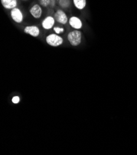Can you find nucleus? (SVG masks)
<instances>
[{
	"label": "nucleus",
	"instance_id": "1",
	"mask_svg": "<svg viewBox=\"0 0 137 155\" xmlns=\"http://www.w3.org/2000/svg\"><path fill=\"white\" fill-rule=\"evenodd\" d=\"M67 38L72 46H76L81 43L82 34L79 30H74L68 34Z\"/></svg>",
	"mask_w": 137,
	"mask_h": 155
},
{
	"label": "nucleus",
	"instance_id": "2",
	"mask_svg": "<svg viewBox=\"0 0 137 155\" xmlns=\"http://www.w3.org/2000/svg\"><path fill=\"white\" fill-rule=\"evenodd\" d=\"M45 41L49 45L54 47L59 46L64 43V39L58 34H50L46 37Z\"/></svg>",
	"mask_w": 137,
	"mask_h": 155
},
{
	"label": "nucleus",
	"instance_id": "3",
	"mask_svg": "<svg viewBox=\"0 0 137 155\" xmlns=\"http://www.w3.org/2000/svg\"><path fill=\"white\" fill-rule=\"evenodd\" d=\"M11 16L14 21L17 23H21L23 21V16L20 9L15 8L11 11Z\"/></svg>",
	"mask_w": 137,
	"mask_h": 155
},
{
	"label": "nucleus",
	"instance_id": "4",
	"mask_svg": "<svg viewBox=\"0 0 137 155\" xmlns=\"http://www.w3.org/2000/svg\"><path fill=\"white\" fill-rule=\"evenodd\" d=\"M55 20L61 24H66L68 22V18L67 14L62 10H57L54 14Z\"/></svg>",
	"mask_w": 137,
	"mask_h": 155
},
{
	"label": "nucleus",
	"instance_id": "5",
	"mask_svg": "<svg viewBox=\"0 0 137 155\" xmlns=\"http://www.w3.org/2000/svg\"><path fill=\"white\" fill-rule=\"evenodd\" d=\"M24 32L26 34H30L32 37H36L39 35V29L37 26L35 25H30L27 26L24 28Z\"/></svg>",
	"mask_w": 137,
	"mask_h": 155
},
{
	"label": "nucleus",
	"instance_id": "6",
	"mask_svg": "<svg viewBox=\"0 0 137 155\" xmlns=\"http://www.w3.org/2000/svg\"><path fill=\"white\" fill-rule=\"evenodd\" d=\"M30 12L32 14V16L36 19L40 18L42 15V9L41 7L38 5H34L30 9Z\"/></svg>",
	"mask_w": 137,
	"mask_h": 155
},
{
	"label": "nucleus",
	"instance_id": "7",
	"mask_svg": "<svg viewBox=\"0 0 137 155\" xmlns=\"http://www.w3.org/2000/svg\"><path fill=\"white\" fill-rule=\"evenodd\" d=\"M70 25L74 28L79 30L82 28L83 23L79 18L76 16H73L69 19Z\"/></svg>",
	"mask_w": 137,
	"mask_h": 155
},
{
	"label": "nucleus",
	"instance_id": "8",
	"mask_svg": "<svg viewBox=\"0 0 137 155\" xmlns=\"http://www.w3.org/2000/svg\"><path fill=\"white\" fill-rule=\"evenodd\" d=\"M55 19L52 16H48L45 18L42 22V27L45 30H49L52 28L55 24Z\"/></svg>",
	"mask_w": 137,
	"mask_h": 155
},
{
	"label": "nucleus",
	"instance_id": "9",
	"mask_svg": "<svg viewBox=\"0 0 137 155\" xmlns=\"http://www.w3.org/2000/svg\"><path fill=\"white\" fill-rule=\"evenodd\" d=\"M3 6L7 9H12L17 5V0H1Z\"/></svg>",
	"mask_w": 137,
	"mask_h": 155
},
{
	"label": "nucleus",
	"instance_id": "10",
	"mask_svg": "<svg viewBox=\"0 0 137 155\" xmlns=\"http://www.w3.org/2000/svg\"><path fill=\"white\" fill-rule=\"evenodd\" d=\"M74 6L79 10H83L86 6V0H73Z\"/></svg>",
	"mask_w": 137,
	"mask_h": 155
},
{
	"label": "nucleus",
	"instance_id": "11",
	"mask_svg": "<svg viewBox=\"0 0 137 155\" xmlns=\"http://www.w3.org/2000/svg\"><path fill=\"white\" fill-rule=\"evenodd\" d=\"M58 3L60 7L65 9L68 8L71 5L70 0H58Z\"/></svg>",
	"mask_w": 137,
	"mask_h": 155
},
{
	"label": "nucleus",
	"instance_id": "12",
	"mask_svg": "<svg viewBox=\"0 0 137 155\" xmlns=\"http://www.w3.org/2000/svg\"><path fill=\"white\" fill-rule=\"evenodd\" d=\"M39 2L41 6L43 7H48L50 5L51 0H39Z\"/></svg>",
	"mask_w": 137,
	"mask_h": 155
},
{
	"label": "nucleus",
	"instance_id": "13",
	"mask_svg": "<svg viewBox=\"0 0 137 155\" xmlns=\"http://www.w3.org/2000/svg\"><path fill=\"white\" fill-rule=\"evenodd\" d=\"M54 32L57 34H60L61 33H63L64 32V28H60V27H54Z\"/></svg>",
	"mask_w": 137,
	"mask_h": 155
},
{
	"label": "nucleus",
	"instance_id": "14",
	"mask_svg": "<svg viewBox=\"0 0 137 155\" xmlns=\"http://www.w3.org/2000/svg\"><path fill=\"white\" fill-rule=\"evenodd\" d=\"M12 103H14V104H17V103H19V101H20V98H19V97H17V96L14 97L12 98Z\"/></svg>",
	"mask_w": 137,
	"mask_h": 155
},
{
	"label": "nucleus",
	"instance_id": "15",
	"mask_svg": "<svg viewBox=\"0 0 137 155\" xmlns=\"http://www.w3.org/2000/svg\"><path fill=\"white\" fill-rule=\"evenodd\" d=\"M49 6L51 7V8H53L55 6V0H51V3H50V5Z\"/></svg>",
	"mask_w": 137,
	"mask_h": 155
},
{
	"label": "nucleus",
	"instance_id": "16",
	"mask_svg": "<svg viewBox=\"0 0 137 155\" xmlns=\"http://www.w3.org/2000/svg\"><path fill=\"white\" fill-rule=\"evenodd\" d=\"M24 1H26V0H24Z\"/></svg>",
	"mask_w": 137,
	"mask_h": 155
}]
</instances>
